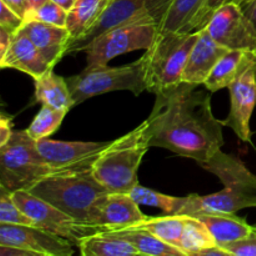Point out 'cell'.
Returning a JSON list of instances; mask_svg holds the SVG:
<instances>
[{
    "label": "cell",
    "instance_id": "6da1fadb",
    "mask_svg": "<svg viewBox=\"0 0 256 256\" xmlns=\"http://www.w3.org/2000/svg\"><path fill=\"white\" fill-rule=\"evenodd\" d=\"M200 85L182 82L156 94L148 118L150 146L208 162L224 145L222 122L212 114V98Z\"/></svg>",
    "mask_w": 256,
    "mask_h": 256
},
{
    "label": "cell",
    "instance_id": "7a4b0ae2",
    "mask_svg": "<svg viewBox=\"0 0 256 256\" xmlns=\"http://www.w3.org/2000/svg\"><path fill=\"white\" fill-rule=\"evenodd\" d=\"M148 122L119 138L99 155L92 170L98 182L112 194H130L139 185L138 170L150 149Z\"/></svg>",
    "mask_w": 256,
    "mask_h": 256
},
{
    "label": "cell",
    "instance_id": "3957f363",
    "mask_svg": "<svg viewBox=\"0 0 256 256\" xmlns=\"http://www.w3.org/2000/svg\"><path fill=\"white\" fill-rule=\"evenodd\" d=\"M29 192L84 225H89L92 209L108 194V190L94 176L92 168L52 174Z\"/></svg>",
    "mask_w": 256,
    "mask_h": 256
},
{
    "label": "cell",
    "instance_id": "277c9868",
    "mask_svg": "<svg viewBox=\"0 0 256 256\" xmlns=\"http://www.w3.org/2000/svg\"><path fill=\"white\" fill-rule=\"evenodd\" d=\"M199 32L159 34L142 55L148 92L152 94L169 90L182 82L188 59Z\"/></svg>",
    "mask_w": 256,
    "mask_h": 256
},
{
    "label": "cell",
    "instance_id": "5b68a950",
    "mask_svg": "<svg viewBox=\"0 0 256 256\" xmlns=\"http://www.w3.org/2000/svg\"><path fill=\"white\" fill-rule=\"evenodd\" d=\"M56 174L45 162L36 148V142L25 130H15L12 139L0 146V188L12 194L29 192L45 178Z\"/></svg>",
    "mask_w": 256,
    "mask_h": 256
},
{
    "label": "cell",
    "instance_id": "8992f818",
    "mask_svg": "<svg viewBox=\"0 0 256 256\" xmlns=\"http://www.w3.org/2000/svg\"><path fill=\"white\" fill-rule=\"evenodd\" d=\"M66 82L74 105L112 92L126 90L135 96L148 92L142 56L122 66H86L80 74L68 78Z\"/></svg>",
    "mask_w": 256,
    "mask_h": 256
},
{
    "label": "cell",
    "instance_id": "52a82bcc",
    "mask_svg": "<svg viewBox=\"0 0 256 256\" xmlns=\"http://www.w3.org/2000/svg\"><path fill=\"white\" fill-rule=\"evenodd\" d=\"M159 35V25L152 18L135 22L109 30L90 42L85 49L88 66L108 65L119 55L136 50H148Z\"/></svg>",
    "mask_w": 256,
    "mask_h": 256
},
{
    "label": "cell",
    "instance_id": "ba28073f",
    "mask_svg": "<svg viewBox=\"0 0 256 256\" xmlns=\"http://www.w3.org/2000/svg\"><path fill=\"white\" fill-rule=\"evenodd\" d=\"M15 204L34 220L36 228L49 232L52 234L69 240L78 246L84 238L100 232L95 226L78 222L64 212L55 208L50 202L35 196L28 190H19L12 194Z\"/></svg>",
    "mask_w": 256,
    "mask_h": 256
},
{
    "label": "cell",
    "instance_id": "9c48e42d",
    "mask_svg": "<svg viewBox=\"0 0 256 256\" xmlns=\"http://www.w3.org/2000/svg\"><path fill=\"white\" fill-rule=\"evenodd\" d=\"M230 112L222 122L224 126L230 128L242 142H252L250 129L252 112L256 105V56L248 52L239 75L229 86Z\"/></svg>",
    "mask_w": 256,
    "mask_h": 256
},
{
    "label": "cell",
    "instance_id": "30bf717a",
    "mask_svg": "<svg viewBox=\"0 0 256 256\" xmlns=\"http://www.w3.org/2000/svg\"><path fill=\"white\" fill-rule=\"evenodd\" d=\"M205 29L210 36L229 50L255 52L256 30L244 10L232 2H226L212 14Z\"/></svg>",
    "mask_w": 256,
    "mask_h": 256
},
{
    "label": "cell",
    "instance_id": "8fae6325",
    "mask_svg": "<svg viewBox=\"0 0 256 256\" xmlns=\"http://www.w3.org/2000/svg\"><path fill=\"white\" fill-rule=\"evenodd\" d=\"M112 142H56L42 139L36 142L39 154L56 172L92 168L95 160Z\"/></svg>",
    "mask_w": 256,
    "mask_h": 256
},
{
    "label": "cell",
    "instance_id": "7c38bea8",
    "mask_svg": "<svg viewBox=\"0 0 256 256\" xmlns=\"http://www.w3.org/2000/svg\"><path fill=\"white\" fill-rule=\"evenodd\" d=\"M0 245L40 255L72 256L75 244L39 228L0 224Z\"/></svg>",
    "mask_w": 256,
    "mask_h": 256
},
{
    "label": "cell",
    "instance_id": "4fadbf2b",
    "mask_svg": "<svg viewBox=\"0 0 256 256\" xmlns=\"http://www.w3.org/2000/svg\"><path fill=\"white\" fill-rule=\"evenodd\" d=\"M144 18H150L146 14V0H110L108 6L92 24V26L82 36L70 40L65 55L85 52L88 45L100 35L128 22Z\"/></svg>",
    "mask_w": 256,
    "mask_h": 256
},
{
    "label": "cell",
    "instance_id": "5bb4252c",
    "mask_svg": "<svg viewBox=\"0 0 256 256\" xmlns=\"http://www.w3.org/2000/svg\"><path fill=\"white\" fill-rule=\"evenodd\" d=\"M148 218L130 194L108 192L92 209L89 225L98 228L100 232H112L132 228Z\"/></svg>",
    "mask_w": 256,
    "mask_h": 256
},
{
    "label": "cell",
    "instance_id": "9a60e30c",
    "mask_svg": "<svg viewBox=\"0 0 256 256\" xmlns=\"http://www.w3.org/2000/svg\"><path fill=\"white\" fill-rule=\"evenodd\" d=\"M202 166L216 175L225 189L250 200L256 208V176L239 158L220 150Z\"/></svg>",
    "mask_w": 256,
    "mask_h": 256
},
{
    "label": "cell",
    "instance_id": "2e32d148",
    "mask_svg": "<svg viewBox=\"0 0 256 256\" xmlns=\"http://www.w3.org/2000/svg\"><path fill=\"white\" fill-rule=\"evenodd\" d=\"M229 49L218 44L206 29L199 32V38L188 59L182 82L192 85H204L212 69Z\"/></svg>",
    "mask_w": 256,
    "mask_h": 256
},
{
    "label": "cell",
    "instance_id": "e0dca14e",
    "mask_svg": "<svg viewBox=\"0 0 256 256\" xmlns=\"http://www.w3.org/2000/svg\"><path fill=\"white\" fill-rule=\"evenodd\" d=\"M0 68L19 70L36 80L52 70L54 66L48 62L29 38L22 32H16L12 36V45L5 56L0 59Z\"/></svg>",
    "mask_w": 256,
    "mask_h": 256
},
{
    "label": "cell",
    "instance_id": "ac0fdd59",
    "mask_svg": "<svg viewBox=\"0 0 256 256\" xmlns=\"http://www.w3.org/2000/svg\"><path fill=\"white\" fill-rule=\"evenodd\" d=\"M18 32L29 38L52 66H55V64L64 56L72 40V35L66 28L54 26L36 20L25 22Z\"/></svg>",
    "mask_w": 256,
    "mask_h": 256
},
{
    "label": "cell",
    "instance_id": "d6986e66",
    "mask_svg": "<svg viewBox=\"0 0 256 256\" xmlns=\"http://www.w3.org/2000/svg\"><path fill=\"white\" fill-rule=\"evenodd\" d=\"M198 219L206 225L214 236L218 246L245 239L256 230V228L249 225L244 219L238 218L235 214L200 215Z\"/></svg>",
    "mask_w": 256,
    "mask_h": 256
},
{
    "label": "cell",
    "instance_id": "ffe728a7",
    "mask_svg": "<svg viewBox=\"0 0 256 256\" xmlns=\"http://www.w3.org/2000/svg\"><path fill=\"white\" fill-rule=\"evenodd\" d=\"M206 0H174L159 24V34L195 32V25Z\"/></svg>",
    "mask_w": 256,
    "mask_h": 256
},
{
    "label": "cell",
    "instance_id": "44dd1931",
    "mask_svg": "<svg viewBox=\"0 0 256 256\" xmlns=\"http://www.w3.org/2000/svg\"><path fill=\"white\" fill-rule=\"evenodd\" d=\"M34 82L36 102L52 109L68 110V112L75 106L66 79L56 75L52 70Z\"/></svg>",
    "mask_w": 256,
    "mask_h": 256
},
{
    "label": "cell",
    "instance_id": "7402d4cb",
    "mask_svg": "<svg viewBox=\"0 0 256 256\" xmlns=\"http://www.w3.org/2000/svg\"><path fill=\"white\" fill-rule=\"evenodd\" d=\"M126 240L136 249L138 254L145 256H188L179 248L168 244L152 232L140 229H122L104 232Z\"/></svg>",
    "mask_w": 256,
    "mask_h": 256
},
{
    "label": "cell",
    "instance_id": "603a6c76",
    "mask_svg": "<svg viewBox=\"0 0 256 256\" xmlns=\"http://www.w3.org/2000/svg\"><path fill=\"white\" fill-rule=\"evenodd\" d=\"M82 256H136V249L126 240L108 232L84 238L78 244Z\"/></svg>",
    "mask_w": 256,
    "mask_h": 256
},
{
    "label": "cell",
    "instance_id": "cb8c5ba5",
    "mask_svg": "<svg viewBox=\"0 0 256 256\" xmlns=\"http://www.w3.org/2000/svg\"><path fill=\"white\" fill-rule=\"evenodd\" d=\"M110 0H76L68 15L66 29L72 40L82 36L102 15Z\"/></svg>",
    "mask_w": 256,
    "mask_h": 256
},
{
    "label": "cell",
    "instance_id": "d4e9b609",
    "mask_svg": "<svg viewBox=\"0 0 256 256\" xmlns=\"http://www.w3.org/2000/svg\"><path fill=\"white\" fill-rule=\"evenodd\" d=\"M248 52L242 50H229L218 62L212 74L205 82V86L210 92H216L222 89H229L239 75Z\"/></svg>",
    "mask_w": 256,
    "mask_h": 256
},
{
    "label": "cell",
    "instance_id": "484cf974",
    "mask_svg": "<svg viewBox=\"0 0 256 256\" xmlns=\"http://www.w3.org/2000/svg\"><path fill=\"white\" fill-rule=\"evenodd\" d=\"M184 228L185 215H164V216L148 218L144 222L132 226V229H140L152 232V235L164 240L168 244L180 249Z\"/></svg>",
    "mask_w": 256,
    "mask_h": 256
},
{
    "label": "cell",
    "instance_id": "4316f807",
    "mask_svg": "<svg viewBox=\"0 0 256 256\" xmlns=\"http://www.w3.org/2000/svg\"><path fill=\"white\" fill-rule=\"evenodd\" d=\"M130 196L140 206L146 205V206L158 208L162 212H164L165 215H182L185 204H186V196H170V195H165L155 192V190L148 189L140 184L134 188V190L130 192Z\"/></svg>",
    "mask_w": 256,
    "mask_h": 256
},
{
    "label": "cell",
    "instance_id": "83f0119b",
    "mask_svg": "<svg viewBox=\"0 0 256 256\" xmlns=\"http://www.w3.org/2000/svg\"><path fill=\"white\" fill-rule=\"evenodd\" d=\"M214 246H218V244L206 225L198 218L185 215V228L180 249L185 254H189Z\"/></svg>",
    "mask_w": 256,
    "mask_h": 256
},
{
    "label": "cell",
    "instance_id": "f1b7e54d",
    "mask_svg": "<svg viewBox=\"0 0 256 256\" xmlns=\"http://www.w3.org/2000/svg\"><path fill=\"white\" fill-rule=\"evenodd\" d=\"M68 112H69L68 110H56L42 105L40 112L26 129V132L35 142L49 139V136L58 132Z\"/></svg>",
    "mask_w": 256,
    "mask_h": 256
},
{
    "label": "cell",
    "instance_id": "f546056e",
    "mask_svg": "<svg viewBox=\"0 0 256 256\" xmlns=\"http://www.w3.org/2000/svg\"><path fill=\"white\" fill-rule=\"evenodd\" d=\"M0 224L19 225V226H34L36 224L30 219L12 200V194L0 188Z\"/></svg>",
    "mask_w": 256,
    "mask_h": 256
},
{
    "label": "cell",
    "instance_id": "4dcf8cb0",
    "mask_svg": "<svg viewBox=\"0 0 256 256\" xmlns=\"http://www.w3.org/2000/svg\"><path fill=\"white\" fill-rule=\"evenodd\" d=\"M68 15H69V12H66L62 6H59L58 4L52 2V0H49V2H46L44 5L38 8V9L29 12L25 22H28V20H36V22H45V24L54 25V26L66 28Z\"/></svg>",
    "mask_w": 256,
    "mask_h": 256
},
{
    "label": "cell",
    "instance_id": "1f68e13d",
    "mask_svg": "<svg viewBox=\"0 0 256 256\" xmlns=\"http://www.w3.org/2000/svg\"><path fill=\"white\" fill-rule=\"evenodd\" d=\"M222 249L232 256H256V230L250 236L236 242L222 245Z\"/></svg>",
    "mask_w": 256,
    "mask_h": 256
},
{
    "label": "cell",
    "instance_id": "d6a6232c",
    "mask_svg": "<svg viewBox=\"0 0 256 256\" xmlns=\"http://www.w3.org/2000/svg\"><path fill=\"white\" fill-rule=\"evenodd\" d=\"M24 19L20 18L15 12H12L9 6L0 2V28L8 32L16 34L24 25Z\"/></svg>",
    "mask_w": 256,
    "mask_h": 256
},
{
    "label": "cell",
    "instance_id": "836d02e7",
    "mask_svg": "<svg viewBox=\"0 0 256 256\" xmlns=\"http://www.w3.org/2000/svg\"><path fill=\"white\" fill-rule=\"evenodd\" d=\"M229 2L230 0H206V4H205L202 12H200L199 19H198L196 25H195V32H199L200 30L205 29L208 22L212 19V14H214L219 8H222V5H225Z\"/></svg>",
    "mask_w": 256,
    "mask_h": 256
},
{
    "label": "cell",
    "instance_id": "e575fe53",
    "mask_svg": "<svg viewBox=\"0 0 256 256\" xmlns=\"http://www.w3.org/2000/svg\"><path fill=\"white\" fill-rule=\"evenodd\" d=\"M174 0H146V14L160 24Z\"/></svg>",
    "mask_w": 256,
    "mask_h": 256
},
{
    "label": "cell",
    "instance_id": "d590c367",
    "mask_svg": "<svg viewBox=\"0 0 256 256\" xmlns=\"http://www.w3.org/2000/svg\"><path fill=\"white\" fill-rule=\"evenodd\" d=\"M15 130H12V118L6 115L0 116V146H4L12 139Z\"/></svg>",
    "mask_w": 256,
    "mask_h": 256
},
{
    "label": "cell",
    "instance_id": "8d00e7d4",
    "mask_svg": "<svg viewBox=\"0 0 256 256\" xmlns=\"http://www.w3.org/2000/svg\"><path fill=\"white\" fill-rule=\"evenodd\" d=\"M0 2H4L6 6H9L12 12H16L20 18L24 19V22L26 20L28 14L30 12V8L28 5L26 0H0Z\"/></svg>",
    "mask_w": 256,
    "mask_h": 256
},
{
    "label": "cell",
    "instance_id": "74e56055",
    "mask_svg": "<svg viewBox=\"0 0 256 256\" xmlns=\"http://www.w3.org/2000/svg\"><path fill=\"white\" fill-rule=\"evenodd\" d=\"M12 36H14L12 32L0 28V59L4 58L5 54H6V52L9 50L10 45H12Z\"/></svg>",
    "mask_w": 256,
    "mask_h": 256
},
{
    "label": "cell",
    "instance_id": "f35d334b",
    "mask_svg": "<svg viewBox=\"0 0 256 256\" xmlns=\"http://www.w3.org/2000/svg\"><path fill=\"white\" fill-rule=\"evenodd\" d=\"M36 252H28V250L16 249V248L2 246L0 245V256H39Z\"/></svg>",
    "mask_w": 256,
    "mask_h": 256
},
{
    "label": "cell",
    "instance_id": "ab89813d",
    "mask_svg": "<svg viewBox=\"0 0 256 256\" xmlns=\"http://www.w3.org/2000/svg\"><path fill=\"white\" fill-rule=\"evenodd\" d=\"M186 255L188 256H230L229 252H225V250L220 246L209 248V249L200 250V252H189V254Z\"/></svg>",
    "mask_w": 256,
    "mask_h": 256
},
{
    "label": "cell",
    "instance_id": "60d3db41",
    "mask_svg": "<svg viewBox=\"0 0 256 256\" xmlns=\"http://www.w3.org/2000/svg\"><path fill=\"white\" fill-rule=\"evenodd\" d=\"M52 2H55V4H58L59 6H62V9H65L66 12H70V10L74 8L76 0H52Z\"/></svg>",
    "mask_w": 256,
    "mask_h": 256
},
{
    "label": "cell",
    "instance_id": "b9f144b4",
    "mask_svg": "<svg viewBox=\"0 0 256 256\" xmlns=\"http://www.w3.org/2000/svg\"><path fill=\"white\" fill-rule=\"evenodd\" d=\"M245 14H246V16L249 18V20L252 22V24L254 25L255 30H256V0L254 2H252V6L249 8V9L246 10V12H244Z\"/></svg>",
    "mask_w": 256,
    "mask_h": 256
},
{
    "label": "cell",
    "instance_id": "7bdbcfd3",
    "mask_svg": "<svg viewBox=\"0 0 256 256\" xmlns=\"http://www.w3.org/2000/svg\"><path fill=\"white\" fill-rule=\"evenodd\" d=\"M230 2H232L234 4H236L238 6L242 8L244 12H246V10L252 6V2H254L255 0H230Z\"/></svg>",
    "mask_w": 256,
    "mask_h": 256
},
{
    "label": "cell",
    "instance_id": "ee69618b",
    "mask_svg": "<svg viewBox=\"0 0 256 256\" xmlns=\"http://www.w3.org/2000/svg\"><path fill=\"white\" fill-rule=\"evenodd\" d=\"M46 2H49V0H26L28 5H29V8H30V12H32V10L38 9V8H40L42 5H44Z\"/></svg>",
    "mask_w": 256,
    "mask_h": 256
},
{
    "label": "cell",
    "instance_id": "f6af8a7d",
    "mask_svg": "<svg viewBox=\"0 0 256 256\" xmlns=\"http://www.w3.org/2000/svg\"><path fill=\"white\" fill-rule=\"evenodd\" d=\"M39 256H50V255H39Z\"/></svg>",
    "mask_w": 256,
    "mask_h": 256
},
{
    "label": "cell",
    "instance_id": "bcb514c9",
    "mask_svg": "<svg viewBox=\"0 0 256 256\" xmlns=\"http://www.w3.org/2000/svg\"><path fill=\"white\" fill-rule=\"evenodd\" d=\"M254 55H255V56H256V50H255V52H254Z\"/></svg>",
    "mask_w": 256,
    "mask_h": 256
},
{
    "label": "cell",
    "instance_id": "7dc6e473",
    "mask_svg": "<svg viewBox=\"0 0 256 256\" xmlns=\"http://www.w3.org/2000/svg\"><path fill=\"white\" fill-rule=\"evenodd\" d=\"M136 256H145V255H136Z\"/></svg>",
    "mask_w": 256,
    "mask_h": 256
},
{
    "label": "cell",
    "instance_id": "c3c4849f",
    "mask_svg": "<svg viewBox=\"0 0 256 256\" xmlns=\"http://www.w3.org/2000/svg\"><path fill=\"white\" fill-rule=\"evenodd\" d=\"M230 256H232V254H230Z\"/></svg>",
    "mask_w": 256,
    "mask_h": 256
}]
</instances>
